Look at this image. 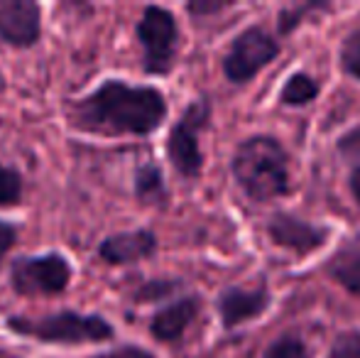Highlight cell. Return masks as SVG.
<instances>
[{"instance_id": "6da1fadb", "label": "cell", "mask_w": 360, "mask_h": 358, "mask_svg": "<svg viewBox=\"0 0 360 358\" xmlns=\"http://www.w3.org/2000/svg\"><path fill=\"white\" fill-rule=\"evenodd\" d=\"M167 118V98L155 87H135L123 79H105L67 106L74 130L91 135H145L155 133Z\"/></svg>"}, {"instance_id": "7a4b0ae2", "label": "cell", "mask_w": 360, "mask_h": 358, "mask_svg": "<svg viewBox=\"0 0 360 358\" xmlns=\"http://www.w3.org/2000/svg\"><path fill=\"white\" fill-rule=\"evenodd\" d=\"M233 174L240 189L255 201L282 196L289 186L287 153L270 135H252L233 155Z\"/></svg>"}, {"instance_id": "3957f363", "label": "cell", "mask_w": 360, "mask_h": 358, "mask_svg": "<svg viewBox=\"0 0 360 358\" xmlns=\"http://www.w3.org/2000/svg\"><path fill=\"white\" fill-rule=\"evenodd\" d=\"M5 326L25 339L57 346L101 344L115 336V326L105 317L76 309H57L42 317H8Z\"/></svg>"}, {"instance_id": "277c9868", "label": "cell", "mask_w": 360, "mask_h": 358, "mask_svg": "<svg viewBox=\"0 0 360 358\" xmlns=\"http://www.w3.org/2000/svg\"><path fill=\"white\" fill-rule=\"evenodd\" d=\"M74 268L59 250L20 255L10 265V287L20 297H57L69 287Z\"/></svg>"}, {"instance_id": "5b68a950", "label": "cell", "mask_w": 360, "mask_h": 358, "mask_svg": "<svg viewBox=\"0 0 360 358\" xmlns=\"http://www.w3.org/2000/svg\"><path fill=\"white\" fill-rule=\"evenodd\" d=\"M138 42L143 47V69L155 77H165L174 67L176 47H179V27L176 18L167 8L147 5L138 20Z\"/></svg>"}, {"instance_id": "8992f818", "label": "cell", "mask_w": 360, "mask_h": 358, "mask_svg": "<svg viewBox=\"0 0 360 358\" xmlns=\"http://www.w3.org/2000/svg\"><path fill=\"white\" fill-rule=\"evenodd\" d=\"M211 118V106L206 98H199L184 108L174 125H172L169 135H167V158H169L172 167L186 179H194L201 172V148H199V135L201 130L209 125Z\"/></svg>"}, {"instance_id": "52a82bcc", "label": "cell", "mask_w": 360, "mask_h": 358, "mask_svg": "<svg viewBox=\"0 0 360 358\" xmlns=\"http://www.w3.org/2000/svg\"><path fill=\"white\" fill-rule=\"evenodd\" d=\"M280 52V44L272 34L260 27H248L233 39L226 59H223V72L228 82L248 84L260 69H265Z\"/></svg>"}, {"instance_id": "ba28073f", "label": "cell", "mask_w": 360, "mask_h": 358, "mask_svg": "<svg viewBox=\"0 0 360 358\" xmlns=\"http://www.w3.org/2000/svg\"><path fill=\"white\" fill-rule=\"evenodd\" d=\"M42 37V5L34 0H0V42L30 49Z\"/></svg>"}, {"instance_id": "9c48e42d", "label": "cell", "mask_w": 360, "mask_h": 358, "mask_svg": "<svg viewBox=\"0 0 360 358\" xmlns=\"http://www.w3.org/2000/svg\"><path fill=\"white\" fill-rule=\"evenodd\" d=\"M157 253V236L150 229L120 231V234L105 236L98 243V255L108 265H130L147 260Z\"/></svg>"}, {"instance_id": "30bf717a", "label": "cell", "mask_w": 360, "mask_h": 358, "mask_svg": "<svg viewBox=\"0 0 360 358\" xmlns=\"http://www.w3.org/2000/svg\"><path fill=\"white\" fill-rule=\"evenodd\" d=\"M267 234L277 245L297 253H309V250L319 248L326 241V231L302 221L299 216L292 214H275L267 224Z\"/></svg>"}, {"instance_id": "8fae6325", "label": "cell", "mask_w": 360, "mask_h": 358, "mask_svg": "<svg viewBox=\"0 0 360 358\" xmlns=\"http://www.w3.org/2000/svg\"><path fill=\"white\" fill-rule=\"evenodd\" d=\"M270 305L267 290H240L231 287L218 297V314L226 329H233L238 324H245L250 319H257Z\"/></svg>"}, {"instance_id": "7c38bea8", "label": "cell", "mask_w": 360, "mask_h": 358, "mask_svg": "<svg viewBox=\"0 0 360 358\" xmlns=\"http://www.w3.org/2000/svg\"><path fill=\"white\" fill-rule=\"evenodd\" d=\"M196 314H199V300H196V297H181V300L162 307V309L152 317L150 331L157 341L172 344V341L184 336V331L189 329V324L196 319Z\"/></svg>"}, {"instance_id": "4fadbf2b", "label": "cell", "mask_w": 360, "mask_h": 358, "mask_svg": "<svg viewBox=\"0 0 360 358\" xmlns=\"http://www.w3.org/2000/svg\"><path fill=\"white\" fill-rule=\"evenodd\" d=\"M328 275L346 287L351 295L360 297V234L351 236L328 260Z\"/></svg>"}, {"instance_id": "5bb4252c", "label": "cell", "mask_w": 360, "mask_h": 358, "mask_svg": "<svg viewBox=\"0 0 360 358\" xmlns=\"http://www.w3.org/2000/svg\"><path fill=\"white\" fill-rule=\"evenodd\" d=\"M133 191L138 196V201L150 206H162L167 201V184L162 177V170L155 162H143L135 170L133 177Z\"/></svg>"}, {"instance_id": "9a60e30c", "label": "cell", "mask_w": 360, "mask_h": 358, "mask_svg": "<svg viewBox=\"0 0 360 358\" xmlns=\"http://www.w3.org/2000/svg\"><path fill=\"white\" fill-rule=\"evenodd\" d=\"M319 96V84L309 74H292L282 87V103L287 106H307Z\"/></svg>"}, {"instance_id": "2e32d148", "label": "cell", "mask_w": 360, "mask_h": 358, "mask_svg": "<svg viewBox=\"0 0 360 358\" xmlns=\"http://www.w3.org/2000/svg\"><path fill=\"white\" fill-rule=\"evenodd\" d=\"M25 194V181L22 174L15 167L0 165V209L5 206H18Z\"/></svg>"}, {"instance_id": "e0dca14e", "label": "cell", "mask_w": 360, "mask_h": 358, "mask_svg": "<svg viewBox=\"0 0 360 358\" xmlns=\"http://www.w3.org/2000/svg\"><path fill=\"white\" fill-rule=\"evenodd\" d=\"M341 64L351 77L360 82V30L351 32L341 44Z\"/></svg>"}, {"instance_id": "ac0fdd59", "label": "cell", "mask_w": 360, "mask_h": 358, "mask_svg": "<svg viewBox=\"0 0 360 358\" xmlns=\"http://www.w3.org/2000/svg\"><path fill=\"white\" fill-rule=\"evenodd\" d=\"M265 358H309V351L297 336H282L267 349Z\"/></svg>"}, {"instance_id": "d6986e66", "label": "cell", "mask_w": 360, "mask_h": 358, "mask_svg": "<svg viewBox=\"0 0 360 358\" xmlns=\"http://www.w3.org/2000/svg\"><path fill=\"white\" fill-rule=\"evenodd\" d=\"M179 287V282L174 280H150L145 282L140 290H135L133 300L135 302H152V300H162V297L172 295V292Z\"/></svg>"}, {"instance_id": "ffe728a7", "label": "cell", "mask_w": 360, "mask_h": 358, "mask_svg": "<svg viewBox=\"0 0 360 358\" xmlns=\"http://www.w3.org/2000/svg\"><path fill=\"white\" fill-rule=\"evenodd\" d=\"M331 358H360V331H343L331 346Z\"/></svg>"}, {"instance_id": "44dd1931", "label": "cell", "mask_w": 360, "mask_h": 358, "mask_svg": "<svg viewBox=\"0 0 360 358\" xmlns=\"http://www.w3.org/2000/svg\"><path fill=\"white\" fill-rule=\"evenodd\" d=\"M89 358H155L147 349L143 346H118V349L113 351H103V354H96V356H89Z\"/></svg>"}, {"instance_id": "7402d4cb", "label": "cell", "mask_w": 360, "mask_h": 358, "mask_svg": "<svg viewBox=\"0 0 360 358\" xmlns=\"http://www.w3.org/2000/svg\"><path fill=\"white\" fill-rule=\"evenodd\" d=\"M18 234H20L18 226L0 219V260L10 253V248H13L15 243H18Z\"/></svg>"}, {"instance_id": "603a6c76", "label": "cell", "mask_w": 360, "mask_h": 358, "mask_svg": "<svg viewBox=\"0 0 360 358\" xmlns=\"http://www.w3.org/2000/svg\"><path fill=\"white\" fill-rule=\"evenodd\" d=\"M338 150H341V155H346L348 160L360 158V128L348 130L341 138V143H338Z\"/></svg>"}, {"instance_id": "cb8c5ba5", "label": "cell", "mask_w": 360, "mask_h": 358, "mask_svg": "<svg viewBox=\"0 0 360 358\" xmlns=\"http://www.w3.org/2000/svg\"><path fill=\"white\" fill-rule=\"evenodd\" d=\"M314 8H319L316 3H309V5H302V8H292V10H282L280 13V27H282V32H289V30L294 27V25L299 23V18H302L307 10H314Z\"/></svg>"}, {"instance_id": "d4e9b609", "label": "cell", "mask_w": 360, "mask_h": 358, "mask_svg": "<svg viewBox=\"0 0 360 358\" xmlns=\"http://www.w3.org/2000/svg\"><path fill=\"white\" fill-rule=\"evenodd\" d=\"M223 8H228V3H223V0H194V3L186 5V10H189L191 15H214V13H221Z\"/></svg>"}, {"instance_id": "484cf974", "label": "cell", "mask_w": 360, "mask_h": 358, "mask_svg": "<svg viewBox=\"0 0 360 358\" xmlns=\"http://www.w3.org/2000/svg\"><path fill=\"white\" fill-rule=\"evenodd\" d=\"M351 191H353V196H356V201L360 204V167L353 170V174H351Z\"/></svg>"}, {"instance_id": "4316f807", "label": "cell", "mask_w": 360, "mask_h": 358, "mask_svg": "<svg viewBox=\"0 0 360 358\" xmlns=\"http://www.w3.org/2000/svg\"><path fill=\"white\" fill-rule=\"evenodd\" d=\"M0 358H20V356H15V354H8V351H3V349H0Z\"/></svg>"}, {"instance_id": "83f0119b", "label": "cell", "mask_w": 360, "mask_h": 358, "mask_svg": "<svg viewBox=\"0 0 360 358\" xmlns=\"http://www.w3.org/2000/svg\"><path fill=\"white\" fill-rule=\"evenodd\" d=\"M5 89V79H3V72H0V91Z\"/></svg>"}]
</instances>
